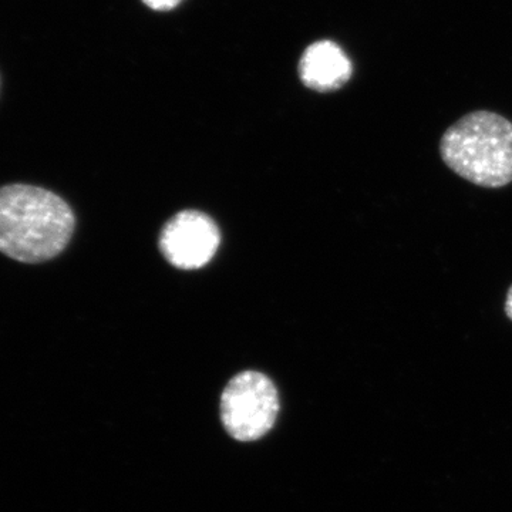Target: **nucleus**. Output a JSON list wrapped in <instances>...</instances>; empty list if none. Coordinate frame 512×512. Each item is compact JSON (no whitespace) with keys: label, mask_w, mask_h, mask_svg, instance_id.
Wrapping results in <instances>:
<instances>
[{"label":"nucleus","mask_w":512,"mask_h":512,"mask_svg":"<svg viewBox=\"0 0 512 512\" xmlns=\"http://www.w3.org/2000/svg\"><path fill=\"white\" fill-rule=\"evenodd\" d=\"M440 154L464 180L505 187L512 183V123L493 111H473L444 133Z\"/></svg>","instance_id":"f03ea898"},{"label":"nucleus","mask_w":512,"mask_h":512,"mask_svg":"<svg viewBox=\"0 0 512 512\" xmlns=\"http://www.w3.org/2000/svg\"><path fill=\"white\" fill-rule=\"evenodd\" d=\"M278 413V390L262 373H239L221 396L222 423L235 440L261 439L274 427Z\"/></svg>","instance_id":"7ed1b4c3"},{"label":"nucleus","mask_w":512,"mask_h":512,"mask_svg":"<svg viewBox=\"0 0 512 512\" xmlns=\"http://www.w3.org/2000/svg\"><path fill=\"white\" fill-rule=\"evenodd\" d=\"M221 235L217 224L200 211H183L165 224L160 249L175 268L200 269L217 254Z\"/></svg>","instance_id":"20e7f679"},{"label":"nucleus","mask_w":512,"mask_h":512,"mask_svg":"<svg viewBox=\"0 0 512 512\" xmlns=\"http://www.w3.org/2000/svg\"><path fill=\"white\" fill-rule=\"evenodd\" d=\"M183 0H143L144 5L148 8L157 10V12H168L177 8Z\"/></svg>","instance_id":"423d86ee"},{"label":"nucleus","mask_w":512,"mask_h":512,"mask_svg":"<svg viewBox=\"0 0 512 512\" xmlns=\"http://www.w3.org/2000/svg\"><path fill=\"white\" fill-rule=\"evenodd\" d=\"M76 227L72 208L55 192L26 184L0 187V252L23 264L55 258Z\"/></svg>","instance_id":"f257e3e1"},{"label":"nucleus","mask_w":512,"mask_h":512,"mask_svg":"<svg viewBox=\"0 0 512 512\" xmlns=\"http://www.w3.org/2000/svg\"><path fill=\"white\" fill-rule=\"evenodd\" d=\"M353 74V64L345 50L330 40L306 47L299 62V77L308 89L328 93L342 89Z\"/></svg>","instance_id":"39448f33"},{"label":"nucleus","mask_w":512,"mask_h":512,"mask_svg":"<svg viewBox=\"0 0 512 512\" xmlns=\"http://www.w3.org/2000/svg\"><path fill=\"white\" fill-rule=\"evenodd\" d=\"M505 315L508 316V319L512 320V285L508 289L507 299H505Z\"/></svg>","instance_id":"0eeeda50"}]
</instances>
